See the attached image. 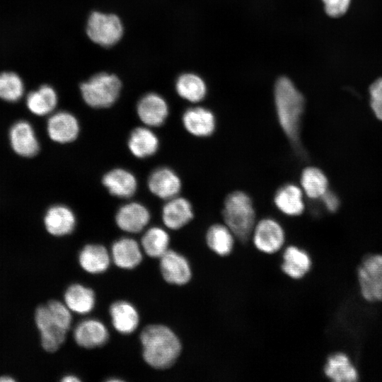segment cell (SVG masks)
Wrapping results in <instances>:
<instances>
[{"instance_id": "cell-1", "label": "cell", "mask_w": 382, "mask_h": 382, "mask_svg": "<svg viewBox=\"0 0 382 382\" xmlns=\"http://www.w3.org/2000/svg\"><path fill=\"white\" fill-rule=\"evenodd\" d=\"M145 361L157 369H168L178 359L182 345L176 334L163 325H149L140 334Z\"/></svg>"}, {"instance_id": "cell-2", "label": "cell", "mask_w": 382, "mask_h": 382, "mask_svg": "<svg viewBox=\"0 0 382 382\" xmlns=\"http://www.w3.org/2000/svg\"><path fill=\"white\" fill-rule=\"evenodd\" d=\"M35 320L42 347L49 352L57 351L64 343L71 326L69 308L59 301L52 300L36 309Z\"/></svg>"}, {"instance_id": "cell-3", "label": "cell", "mask_w": 382, "mask_h": 382, "mask_svg": "<svg viewBox=\"0 0 382 382\" xmlns=\"http://www.w3.org/2000/svg\"><path fill=\"white\" fill-rule=\"evenodd\" d=\"M274 103L281 128L289 139L297 141L304 108V99L288 78L282 77L276 82Z\"/></svg>"}, {"instance_id": "cell-4", "label": "cell", "mask_w": 382, "mask_h": 382, "mask_svg": "<svg viewBox=\"0 0 382 382\" xmlns=\"http://www.w3.org/2000/svg\"><path fill=\"white\" fill-rule=\"evenodd\" d=\"M222 215L224 224L237 239L243 242L248 240L256 219L252 199L246 192L236 190L229 193L224 202Z\"/></svg>"}, {"instance_id": "cell-5", "label": "cell", "mask_w": 382, "mask_h": 382, "mask_svg": "<svg viewBox=\"0 0 382 382\" xmlns=\"http://www.w3.org/2000/svg\"><path fill=\"white\" fill-rule=\"evenodd\" d=\"M121 88V81L116 75L101 72L83 82L80 91L88 105L94 108H105L115 103Z\"/></svg>"}, {"instance_id": "cell-6", "label": "cell", "mask_w": 382, "mask_h": 382, "mask_svg": "<svg viewBox=\"0 0 382 382\" xmlns=\"http://www.w3.org/2000/svg\"><path fill=\"white\" fill-rule=\"evenodd\" d=\"M357 279L364 301L382 302V253L365 256L357 268Z\"/></svg>"}, {"instance_id": "cell-7", "label": "cell", "mask_w": 382, "mask_h": 382, "mask_svg": "<svg viewBox=\"0 0 382 382\" xmlns=\"http://www.w3.org/2000/svg\"><path fill=\"white\" fill-rule=\"evenodd\" d=\"M86 32L93 42L109 47L120 40L124 28L121 19L117 15L93 11L88 16Z\"/></svg>"}, {"instance_id": "cell-8", "label": "cell", "mask_w": 382, "mask_h": 382, "mask_svg": "<svg viewBox=\"0 0 382 382\" xmlns=\"http://www.w3.org/2000/svg\"><path fill=\"white\" fill-rule=\"evenodd\" d=\"M285 237L281 224L271 217L256 221L251 234L256 249L268 255L276 253L282 249Z\"/></svg>"}, {"instance_id": "cell-9", "label": "cell", "mask_w": 382, "mask_h": 382, "mask_svg": "<svg viewBox=\"0 0 382 382\" xmlns=\"http://www.w3.org/2000/svg\"><path fill=\"white\" fill-rule=\"evenodd\" d=\"M8 140L11 151L21 158L35 157L40 149L34 127L25 120H18L11 124L8 131Z\"/></svg>"}, {"instance_id": "cell-10", "label": "cell", "mask_w": 382, "mask_h": 382, "mask_svg": "<svg viewBox=\"0 0 382 382\" xmlns=\"http://www.w3.org/2000/svg\"><path fill=\"white\" fill-rule=\"evenodd\" d=\"M160 269L163 279L169 284L184 285L192 277V270L185 257L173 250L160 257Z\"/></svg>"}, {"instance_id": "cell-11", "label": "cell", "mask_w": 382, "mask_h": 382, "mask_svg": "<svg viewBox=\"0 0 382 382\" xmlns=\"http://www.w3.org/2000/svg\"><path fill=\"white\" fill-rule=\"evenodd\" d=\"M182 122L189 134L201 138L211 136L216 126L214 114L209 109L202 106L187 109L183 115Z\"/></svg>"}, {"instance_id": "cell-12", "label": "cell", "mask_w": 382, "mask_h": 382, "mask_svg": "<svg viewBox=\"0 0 382 382\" xmlns=\"http://www.w3.org/2000/svg\"><path fill=\"white\" fill-rule=\"evenodd\" d=\"M47 132L50 139L54 142L69 143L77 138L79 124L72 114L65 111L57 112L48 118Z\"/></svg>"}, {"instance_id": "cell-13", "label": "cell", "mask_w": 382, "mask_h": 382, "mask_svg": "<svg viewBox=\"0 0 382 382\" xmlns=\"http://www.w3.org/2000/svg\"><path fill=\"white\" fill-rule=\"evenodd\" d=\"M323 373L333 382H356L359 379L357 366L344 352H336L327 357Z\"/></svg>"}, {"instance_id": "cell-14", "label": "cell", "mask_w": 382, "mask_h": 382, "mask_svg": "<svg viewBox=\"0 0 382 382\" xmlns=\"http://www.w3.org/2000/svg\"><path fill=\"white\" fill-rule=\"evenodd\" d=\"M137 112L144 124L149 127H158L165 122L169 110L163 97L155 93H149L139 100Z\"/></svg>"}, {"instance_id": "cell-15", "label": "cell", "mask_w": 382, "mask_h": 382, "mask_svg": "<svg viewBox=\"0 0 382 382\" xmlns=\"http://www.w3.org/2000/svg\"><path fill=\"white\" fill-rule=\"evenodd\" d=\"M148 187L154 195L168 200L178 196L182 183L174 170L162 167L151 173L148 180Z\"/></svg>"}, {"instance_id": "cell-16", "label": "cell", "mask_w": 382, "mask_h": 382, "mask_svg": "<svg viewBox=\"0 0 382 382\" xmlns=\"http://www.w3.org/2000/svg\"><path fill=\"white\" fill-rule=\"evenodd\" d=\"M304 193L301 187L294 183L281 186L274 196L276 208L288 216L301 215L305 209Z\"/></svg>"}, {"instance_id": "cell-17", "label": "cell", "mask_w": 382, "mask_h": 382, "mask_svg": "<svg viewBox=\"0 0 382 382\" xmlns=\"http://www.w3.org/2000/svg\"><path fill=\"white\" fill-rule=\"evenodd\" d=\"M194 217L190 202L182 197L168 199L162 209V219L166 227L178 230L187 224Z\"/></svg>"}, {"instance_id": "cell-18", "label": "cell", "mask_w": 382, "mask_h": 382, "mask_svg": "<svg viewBox=\"0 0 382 382\" xmlns=\"http://www.w3.org/2000/svg\"><path fill=\"white\" fill-rule=\"evenodd\" d=\"M149 220V210L138 202H129L122 206L115 216L118 227L129 233L140 232L148 224Z\"/></svg>"}, {"instance_id": "cell-19", "label": "cell", "mask_w": 382, "mask_h": 382, "mask_svg": "<svg viewBox=\"0 0 382 382\" xmlns=\"http://www.w3.org/2000/svg\"><path fill=\"white\" fill-rule=\"evenodd\" d=\"M44 225L47 231L54 236L71 233L76 226V217L68 207L56 204L51 206L44 216Z\"/></svg>"}, {"instance_id": "cell-20", "label": "cell", "mask_w": 382, "mask_h": 382, "mask_svg": "<svg viewBox=\"0 0 382 382\" xmlns=\"http://www.w3.org/2000/svg\"><path fill=\"white\" fill-rule=\"evenodd\" d=\"M312 267L309 253L296 245L285 248L282 255V272L294 279H301L308 274Z\"/></svg>"}, {"instance_id": "cell-21", "label": "cell", "mask_w": 382, "mask_h": 382, "mask_svg": "<svg viewBox=\"0 0 382 382\" xmlns=\"http://www.w3.org/2000/svg\"><path fill=\"white\" fill-rule=\"evenodd\" d=\"M76 342L81 347L92 349L105 345L109 337L106 327L99 320L88 319L81 321L74 332Z\"/></svg>"}, {"instance_id": "cell-22", "label": "cell", "mask_w": 382, "mask_h": 382, "mask_svg": "<svg viewBox=\"0 0 382 382\" xmlns=\"http://www.w3.org/2000/svg\"><path fill=\"white\" fill-rule=\"evenodd\" d=\"M57 103V92L53 87L47 84L40 86L25 96V106L28 110L36 116L52 114Z\"/></svg>"}, {"instance_id": "cell-23", "label": "cell", "mask_w": 382, "mask_h": 382, "mask_svg": "<svg viewBox=\"0 0 382 382\" xmlns=\"http://www.w3.org/2000/svg\"><path fill=\"white\" fill-rule=\"evenodd\" d=\"M103 184L111 195L120 198L132 197L137 188L134 175L122 168H115L108 172L103 178Z\"/></svg>"}, {"instance_id": "cell-24", "label": "cell", "mask_w": 382, "mask_h": 382, "mask_svg": "<svg viewBox=\"0 0 382 382\" xmlns=\"http://www.w3.org/2000/svg\"><path fill=\"white\" fill-rule=\"evenodd\" d=\"M114 263L122 269H133L140 264L142 254L138 243L130 238H122L112 245Z\"/></svg>"}, {"instance_id": "cell-25", "label": "cell", "mask_w": 382, "mask_h": 382, "mask_svg": "<svg viewBox=\"0 0 382 382\" xmlns=\"http://www.w3.org/2000/svg\"><path fill=\"white\" fill-rule=\"evenodd\" d=\"M110 312L112 325L119 332L127 335L137 329L139 316L132 303L125 301H116L111 305Z\"/></svg>"}, {"instance_id": "cell-26", "label": "cell", "mask_w": 382, "mask_h": 382, "mask_svg": "<svg viewBox=\"0 0 382 382\" xmlns=\"http://www.w3.org/2000/svg\"><path fill=\"white\" fill-rule=\"evenodd\" d=\"M158 146L157 136L147 127H137L129 137V149L134 156L139 158L152 156L157 151Z\"/></svg>"}, {"instance_id": "cell-27", "label": "cell", "mask_w": 382, "mask_h": 382, "mask_svg": "<svg viewBox=\"0 0 382 382\" xmlns=\"http://www.w3.org/2000/svg\"><path fill=\"white\" fill-rule=\"evenodd\" d=\"M235 238L234 234L225 224L211 225L205 236L208 248L221 257L227 256L232 252Z\"/></svg>"}, {"instance_id": "cell-28", "label": "cell", "mask_w": 382, "mask_h": 382, "mask_svg": "<svg viewBox=\"0 0 382 382\" xmlns=\"http://www.w3.org/2000/svg\"><path fill=\"white\" fill-rule=\"evenodd\" d=\"M79 261L81 267L87 272L99 274L108 268L110 257L103 245L88 244L80 252Z\"/></svg>"}, {"instance_id": "cell-29", "label": "cell", "mask_w": 382, "mask_h": 382, "mask_svg": "<svg viewBox=\"0 0 382 382\" xmlns=\"http://www.w3.org/2000/svg\"><path fill=\"white\" fill-rule=\"evenodd\" d=\"M64 301L70 311L80 314L88 313L95 305L94 291L83 285L74 284L66 290Z\"/></svg>"}, {"instance_id": "cell-30", "label": "cell", "mask_w": 382, "mask_h": 382, "mask_svg": "<svg viewBox=\"0 0 382 382\" xmlns=\"http://www.w3.org/2000/svg\"><path fill=\"white\" fill-rule=\"evenodd\" d=\"M300 187L308 198L320 199L328 190V180L320 169L314 166H308L301 172Z\"/></svg>"}, {"instance_id": "cell-31", "label": "cell", "mask_w": 382, "mask_h": 382, "mask_svg": "<svg viewBox=\"0 0 382 382\" xmlns=\"http://www.w3.org/2000/svg\"><path fill=\"white\" fill-rule=\"evenodd\" d=\"M178 94L192 103L202 101L207 94L204 81L197 75L190 73L180 75L175 83Z\"/></svg>"}, {"instance_id": "cell-32", "label": "cell", "mask_w": 382, "mask_h": 382, "mask_svg": "<svg viewBox=\"0 0 382 382\" xmlns=\"http://www.w3.org/2000/svg\"><path fill=\"white\" fill-rule=\"evenodd\" d=\"M25 86L23 78L14 71H0V100L16 103L25 96Z\"/></svg>"}, {"instance_id": "cell-33", "label": "cell", "mask_w": 382, "mask_h": 382, "mask_svg": "<svg viewBox=\"0 0 382 382\" xmlns=\"http://www.w3.org/2000/svg\"><path fill=\"white\" fill-rule=\"evenodd\" d=\"M141 246L144 252L151 257H161L168 250L170 237L160 227L148 229L141 238Z\"/></svg>"}, {"instance_id": "cell-34", "label": "cell", "mask_w": 382, "mask_h": 382, "mask_svg": "<svg viewBox=\"0 0 382 382\" xmlns=\"http://www.w3.org/2000/svg\"><path fill=\"white\" fill-rule=\"evenodd\" d=\"M325 13L332 18L342 16L348 11L351 0H321Z\"/></svg>"}, {"instance_id": "cell-35", "label": "cell", "mask_w": 382, "mask_h": 382, "mask_svg": "<svg viewBox=\"0 0 382 382\" xmlns=\"http://www.w3.org/2000/svg\"><path fill=\"white\" fill-rule=\"evenodd\" d=\"M322 203L330 212H335L340 206L338 196L329 190L320 197Z\"/></svg>"}, {"instance_id": "cell-36", "label": "cell", "mask_w": 382, "mask_h": 382, "mask_svg": "<svg viewBox=\"0 0 382 382\" xmlns=\"http://www.w3.org/2000/svg\"><path fill=\"white\" fill-rule=\"evenodd\" d=\"M371 100H382V77L376 79L369 88Z\"/></svg>"}, {"instance_id": "cell-37", "label": "cell", "mask_w": 382, "mask_h": 382, "mask_svg": "<svg viewBox=\"0 0 382 382\" xmlns=\"http://www.w3.org/2000/svg\"><path fill=\"white\" fill-rule=\"evenodd\" d=\"M371 108L375 116L382 121V100H371Z\"/></svg>"}, {"instance_id": "cell-38", "label": "cell", "mask_w": 382, "mask_h": 382, "mask_svg": "<svg viewBox=\"0 0 382 382\" xmlns=\"http://www.w3.org/2000/svg\"><path fill=\"white\" fill-rule=\"evenodd\" d=\"M62 381L71 382V381H80V379L75 376L69 375L63 378Z\"/></svg>"}, {"instance_id": "cell-39", "label": "cell", "mask_w": 382, "mask_h": 382, "mask_svg": "<svg viewBox=\"0 0 382 382\" xmlns=\"http://www.w3.org/2000/svg\"><path fill=\"white\" fill-rule=\"evenodd\" d=\"M14 380L12 378H10V377H8V376H4V377H1L0 378V381L1 382H4V381H6V382H9V381H13Z\"/></svg>"}]
</instances>
